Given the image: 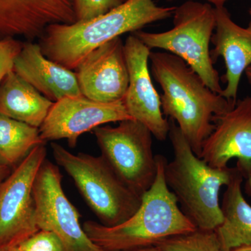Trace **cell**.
<instances>
[{"instance_id": "6da1fadb", "label": "cell", "mask_w": 251, "mask_h": 251, "mask_svg": "<svg viewBox=\"0 0 251 251\" xmlns=\"http://www.w3.org/2000/svg\"><path fill=\"white\" fill-rule=\"evenodd\" d=\"M151 71L161 86L163 115L174 120L193 152L200 156L203 143L214 129V121L233 108L221 94L207 87L186 62L170 52H151Z\"/></svg>"}, {"instance_id": "7a4b0ae2", "label": "cell", "mask_w": 251, "mask_h": 251, "mask_svg": "<svg viewBox=\"0 0 251 251\" xmlns=\"http://www.w3.org/2000/svg\"><path fill=\"white\" fill-rule=\"evenodd\" d=\"M176 6H161L153 0H126L106 14L73 24H52L41 36L45 57L75 70L91 52L126 33L172 17Z\"/></svg>"}, {"instance_id": "3957f363", "label": "cell", "mask_w": 251, "mask_h": 251, "mask_svg": "<svg viewBox=\"0 0 251 251\" xmlns=\"http://www.w3.org/2000/svg\"><path fill=\"white\" fill-rule=\"evenodd\" d=\"M157 175L142 196L139 209L130 219L112 227L88 221L82 227L91 241L104 251H127L153 247L174 236L197 229L180 209L165 181L166 159L156 156Z\"/></svg>"}, {"instance_id": "277c9868", "label": "cell", "mask_w": 251, "mask_h": 251, "mask_svg": "<svg viewBox=\"0 0 251 251\" xmlns=\"http://www.w3.org/2000/svg\"><path fill=\"white\" fill-rule=\"evenodd\" d=\"M174 157L164 168L165 181L181 210L198 229L215 230L222 223L219 194L234 168H215L193 152L174 120L170 119Z\"/></svg>"}, {"instance_id": "5b68a950", "label": "cell", "mask_w": 251, "mask_h": 251, "mask_svg": "<svg viewBox=\"0 0 251 251\" xmlns=\"http://www.w3.org/2000/svg\"><path fill=\"white\" fill-rule=\"evenodd\" d=\"M51 148L56 163L74 180L100 224L118 226L139 209L141 196L120 179L103 157L74 154L57 143H52Z\"/></svg>"}, {"instance_id": "8992f818", "label": "cell", "mask_w": 251, "mask_h": 251, "mask_svg": "<svg viewBox=\"0 0 251 251\" xmlns=\"http://www.w3.org/2000/svg\"><path fill=\"white\" fill-rule=\"evenodd\" d=\"M173 27L163 32H133L150 50L161 49L183 59L213 92L224 89L214 67L209 45L216 27L215 8L209 3L186 0L175 8Z\"/></svg>"}, {"instance_id": "52a82bcc", "label": "cell", "mask_w": 251, "mask_h": 251, "mask_svg": "<svg viewBox=\"0 0 251 251\" xmlns=\"http://www.w3.org/2000/svg\"><path fill=\"white\" fill-rule=\"evenodd\" d=\"M93 131L100 156L120 179L142 197L156 177L152 133L135 120L120 122L116 127L100 126Z\"/></svg>"}, {"instance_id": "ba28073f", "label": "cell", "mask_w": 251, "mask_h": 251, "mask_svg": "<svg viewBox=\"0 0 251 251\" xmlns=\"http://www.w3.org/2000/svg\"><path fill=\"white\" fill-rule=\"evenodd\" d=\"M46 144L33 149L0 183V251L18 247L39 230L33 187L46 160Z\"/></svg>"}, {"instance_id": "9c48e42d", "label": "cell", "mask_w": 251, "mask_h": 251, "mask_svg": "<svg viewBox=\"0 0 251 251\" xmlns=\"http://www.w3.org/2000/svg\"><path fill=\"white\" fill-rule=\"evenodd\" d=\"M62 179L58 167L46 160L33 187L39 230L45 229L57 234L66 251H101L81 226L80 214L64 193Z\"/></svg>"}, {"instance_id": "30bf717a", "label": "cell", "mask_w": 251, "mask_h": 251, "mask_svg": "<svg viewBox=\"0 0 251 251\" xmlns=\"http://www.w3.org/2000/svg\"><path fill=\"white\" fill-rule=\"evenodd\" d=\"M214 129L203 143L200 158L212 168H226L232 158L246 181L251 196V97L235 105L214 121Z\"/></svg>"}, {"instance_id": "8fae6325", "label": "cell", "mask_w": 251, "mask_h": 251, "mask_svg": "<svg viewBox=\"0 0 251 251\" xmlns=\"http://www.w3.org/2000/svg\"><path fill=\"white\" fill-rule=\"evenodd\" d=\"M133 120L123 99L101 103L81 96L65 97L54 102L39 128L43 141L65 139L69 146H76L79 137L104 124Z\"/></svg>"}, {"instance_id": "7c38bea8", "label": "cell", "mask_w": 251, "mask_h": 251, "mask_svg": "<svg viewBox=\"0 0 251 251\" xmlns=\"http://www.w3.org/2000/svg\"><path fill=\"white\" fill-rule=\"evenodd\" d=\"M151 50L134 34L127 37L125 54L129 83L123 101L129 116L145 125L159 141L169 135L170 122L163 116L161 97L151 81L149 61Z\"/></svg>"}, {"instance_id": "4fadbf2b", "label": "cell", "mask_w": 251, "mask_h": 251, "mask_svg": "<svg viewBox=\"0 0 251 251\" xmlns=\"http://www.w3.org/2000/svg\"><path fill=\"white\" fill-rule=\"evenodd\" d=\"M75 70L84 97L101 103L118 101L125 97L129 75L121 38L94 50Z\"/></svg>"}, {"instance_id": "5bb4252c", "label": "cell", "mask_w": 251, "mask_h": 251, "mask_svg": "<svg viewBox=\"0 0 251 251\" xmlns=\"http://www.w3.org/2000/svg\"><path fill=\"white\" fill-rule=\"evenodd\" d=\"M77 21L73 0H0V39H40L52 24Z\"/></svg>"}, {"instance_id": "9a60e30c", "label": "cell", "mask_w": 251, "mask_h": 251, "mask_svg": "<svg viewBox=\"0 0 251 251\" xmlns=\"http://www.w3.org/2000/svg\"><path fill=\"white\" fill-rule=\"evenodd\" d=\"M216 27L211 39L214 48L211 50L214 62L222 57L226 64V88L221 96L237 103L238 90L243 74L251 66V25H238L232 21L225 6H216Z\"/></svg>"}, {"instance_id": "2e32d148", "label": "cell", "mask_w": 251, "mask_h": 251, "mask_svg": "<svg viewBox=\"0 0 251 251\" xmlns=\"http://www.w3.org/2000/svg\"><path fill=\"white\" fill-rule=\"evenodd\" d=\"M14 71L51 101L81 97L76 74L45 57L39 44L24 43Z\"/></svg>"}, {"instance_id": "e0dca14e", "label": "cell", "mask_w": 251, "mask_h": 251, "mask_svg": "<svg viewBox=\"0 0 251 251\" xmlns=\"http://www.w3.org/2000/svg\"><path fill=\"white\" fill-rule=\"evenodd\" d=\"M243 181L235 167L221 204L222 223L214 230L224 251L251 245V205L243 195Z\"/></svg>"}, {"instance_id": "ac0fdd59", "label": "cell", "mask_w": 251, "mask_h": 251, "mask_svg": "<svg viewBox=\"0 0 251 251\" xmlns=\"http://www.w3.org/2000/svg\"><path fill=\"white\" fill-rule=\"evenodd\" d=\"M53 104L14 71L0 84V115L39 128Z\"/></svg>"}, {"instance_id": "d6986e66", "label": "cell", "mask_w": 251, "mask_h": 251, "mask_svg": "<svg viewBox=\"0 0 251 251\" xmlns=\"http://www.w3.org/2000/svg\"><path fill=\"white\" fill-rule=\"evenodd\" d=\"M43 143H46L41 140L39 128L0 115V161L4 164L16 168Z\"/></svg>"}, {"instance_id": "ffe728a7", "label": "cell", "mask_w": 251, "mask_h": 251, "mask_svg": "<svg viewBox=\"0 0 251 251\" xmlns=\"http://www.w3.org/2000/svg\"><path fill=\"white\" fill-rule=\"evenodd\" d=\"M156 247L162 251H224L215 231L198 228L165 239Z\"/></svg>"}, {"instance_id": "44dd1931", "label": "cell", "mask_w": 251, "mask_h": 251, "mask_svg": "<svg viewBox=\"0 0 251 251\" xmlns=\"http://www.w3.org/2000/svg\"><path fill=\"white\" fill-rule=\"evenodd\" d=\"M77 21H86L106 14L120 6L122 0H73Z\"/></svg>"}, {"instance_id": "7402d4cb", "label": "cell", "mask_w": 251, "mask_h": 251, "mask_svg": "<svg viewBox=\"0 0 251 251\" xmlns=\"http://www.w3.org/2000/svg\"><path fill=\"white\" fill-rule=\"evenodd\" d=\"M18 247L22 251H66L58 236L45 229L38 231Z\"/></svg>"}, {"instance_id": "603a6c76", "label": "cell", "mask_w": 251, "mask_h": 251, "mask_svg": "<svg viewBox=\"0 0 251 251\" xmlns=\"http://www.w3.org/2000/svg\"><path fill=\"white\" fill-rule=\"evenodd\" d=\"M23 44L24 43L16 38L0 39V84L7 74L14 71L15 60Z\"/></svg>"}, {"instance_id": "cb8c5ba5", "label": "cell", "mask_w": 251, "mask_h": 251, "mask_svg": "<svg viewBox=\"0 0 251 251\" xmlns=\"http://www.w3.org/2000/svg\"><path fill=\"white\" fill-rule=\"evenodd\" d=\"M10 168L0 161V183L10 175Z\"/></svg>"}, {"instance_id": "d4e9b609", "label": "cell", "mask_w": 251, "mask_h": 251, "mask_svg": "<svg viewBox=\"0 0 251 251\" xmlns=\"http://www.w3.org/2000/svg\"><path fill=\"white\" fill-rule=\"evenodd\" d=\"M196 1H198V0H196ZM204 1H206V2L209 3L211 5H214V7H216V6H224L225 3L227 0H204Z\"/></svg>"}, {"instance_id": "484cf974", "label": "cell", "mask_w": 251, "mask_h": 251, "mask_svg": "<svg viewBox=\"0 0 251 251\" xmlns=\"http://www.w3.org/2000/svg\"><path fill=\"white\" fill-rule=\"evenodd\" d=\"M101 251H108L102 250ZM127 251H162L158 249L156 246H153V247L143 248V249H136V250Z\"/></svg>"}, {"instance_id": "4316f807", "label": "cell", "mask_w": 251, "mask_h": 251, "mask_svg": "<svg viewBox=\"0 0 251 251\" xmlns=\"http://www.w3.org/2000/svg\"><path fill=\"white\" fill-rule=\"evenodd\" d=\"M246 75H247L248 80L251 85V66L247 68L245 71Z\"/></svg>"}, {"instance_id": "83f0119b", "label": "cell", "mask_w": 251, "mask_h": 251, "mask_svg": "<svg viewBox=\"0 0 251 251\" xmlns=\"http://www.w3.org/2000/svg\"><path fill=\"white\" fill-rule=\"evenodd\" d=\"M232 251H251V245L239 248V249H235V250Z\"/></svg>"}, {"instance_id": "f1b7e54d", "label": "cell", "mask_w": 251, "mask_h": 251, "mask_svg": "<svg viewBox=\"0 0 251 251\" xmlns=\"http://www.w3.org/2000/svg\"><path fill=\"white\" fill-rule=\"evenodd\" d=\"M2 251H22L20 249V248L18 247H14L9 248V249H5V250Z\"/></svg>"}, {"instance_id": "f546056e", "label": "cell", "mask_w": 251, "mask_h": 251, "mask_svg": "<svg viewBox=\"0 0 251 251\" xmlns=\"http://www.w3.org/2000/svg\"><path fill=\"white\" fill-rule=\"evenodd\" d=\"M249 14H250V16H251V8L250 9H249ZM249 25H251V20L250 23H249Z\"/></svg>"}, {"instance_id": "4dcf8cb0", "label": "cell", "mask_w": 251, "mask_h": 251, "mask_svg": "<svg viewBox=\"0 0 251 251\" xmlns=\"http://www.w3.org/2000/svg\"><path fill=\"white\" fill-rule=\"evenodd\" d=\"M166 1H174V0H166Z\"/></svg>"}, {"instance_id": "1f68e13d", "label": "cell", "mask_w": 251, "mask_h": 251, "mask_svg": "<svg viewBox=\"0 0 251 251\" xmlns=\"http://www.w3.org/2000/svg\"><path fill=\"white\" fill-rule=\"evenodd\" d=\"M122 1H126V0H122Z\"/></svg>"}]
</instances>
